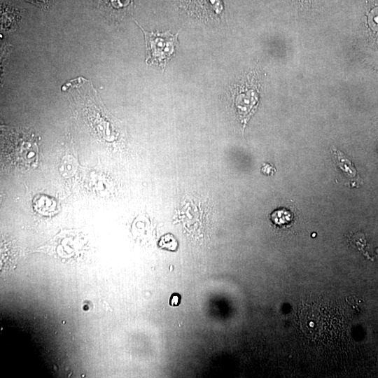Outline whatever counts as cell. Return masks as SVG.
<instances>
[{
	"label": "cell",
	"mask_w": 378,
	"mask_h": 378,
	"mask_svg": "<svg viewBox=\"0 0 378 378\" xmlns=\"http://www.w3.org/2000/svg\"><path fill=\"white\" fill-rule=\"evenodd\" d=\"M136 24L144 34L146 48V63L164 69L167 62L177 51L179 32L173 34L169 30L164 32L148 31L138 22Z\"/></svg>",
	"instance_id": "obj_1"
},
{
	"label": "cell",
	"mask_w": 378,
	"mask_h": 378,
	"mask_svg": "<svg viewBox=\"0 0 378 378\" xmlns=\"http://www.w3.org/2000/svg\"><path fill=\"white\" fill-rule=\"evenodd\" d=\"M234 104L241 120L246 122L253 111L258 101L257 94L253 89L237 85L232 90Z\"/></svg>",
	"instance_id": "obj_2"
},
{
	"label": "cell",
	"mask_w": 378,
	"mask_h": 378,
	"mask_svg": "<svg viewBox=\"0 0 378 378\" xmlns=\"http://www.w3.org/2000/svg\"><path fill=\"white\" fill-rule=\"evenodd\" d=\"M190 13L205 20H216L223 10L221 0H184Z\"/></svg>",
	"instance_id": "obj_3"
},
{
	"label": "cell",
	"mask_w": 378,
	"mask_h": 378,
	"mask_svg": "<svg viewBox=\"0 0 378 378\" xmlns=\"http://www.w3.org/2000/svg\"><path fill=\"white\" fill-rule=\"evenodd\" d=\"M331 153L335 163L350 179L352 186H359L362 181L351 161L337 148H331Z\"/></svg>",
	"instance_id": "obj_4"
},
{
	"label": "cell",
	"mask_w": 378,
	"mask_h": 378,
	"mask_svg": "<svg viewBox=\"0 0 378 378\" xmlns=\"http://www.w3.org/2000/svg\"><path fill=\"white\" fill-rule=\"evenodd\" d=\"M291 214L286 210L276 211L272 214V220L278 225L287 223L291 220Z\"/></svg>",
	"instance_id": "obj_5"
},
{
	"label": "cell",
	"mask_w": 378,
	"mask_h": 378,
	"mask_svg": "<svg viewBox=\"0 0 378 378\" xmlns=\"http://www.w3.org/2000/svg\"><path fill=\"white\" fill-rule=\"evenodd\" d=\"M262 172L267 175H272L274 173V169L272 165L267 163L265 164L262 167Z\"/></svg>",
	"instance_id": "obj_6"
},
{
	"label": "cell",
	"mask_w": 378,
	"mask_h": 378,
	"mask_svg": "<svg viewBox=\"0 0 378 378\" xmlns=\"http://www.w3.org/2000/svg\"><path fill=\"white\" fill-rule=\"evenodd\" d=\"M179 300H180V296L178 295H173L171 298L170 304L172 305H177L178 304Z\"/></svg>",
	"instance_id": "obj_7"
}]
</instances>
